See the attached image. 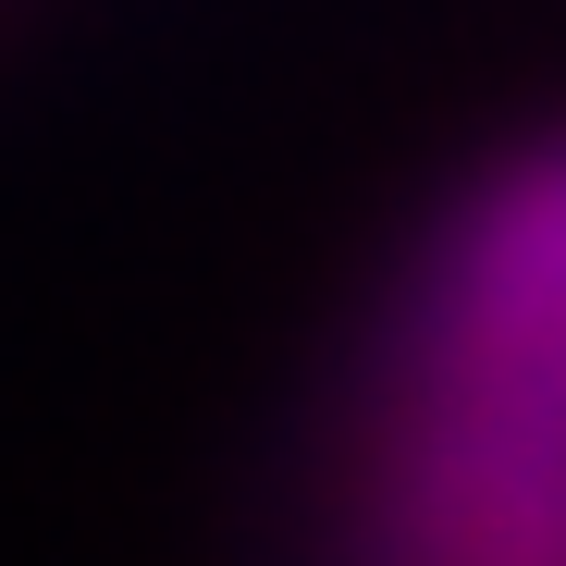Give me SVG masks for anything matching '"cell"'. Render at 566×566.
<instances>
[{
	"instance_id": "6da1fadb",
	"label": "cell",
	"mask_w": 566,
	"mask_h": 566,
	"mask_svg": "<svg viewBox=\"0 0 566 566\" xmlns=\"http://www.w3.org/2000/svg\"><path fill=\"white\" fill-rule=\"evenodd\" d=\"M345 566H566V172L493 160L419 247Z\"/></svg>"
}]
</instances>
